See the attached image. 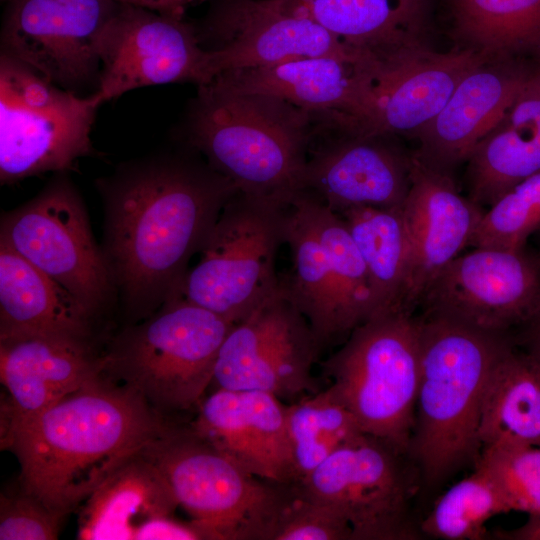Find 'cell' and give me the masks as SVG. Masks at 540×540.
Segmentation results:
<instances>
[{
  "mask_svg": "<svg viewBox=\"0 0 540 540\" xmlns=\"http://www.w3.org/2000/svg\"><path fill=\"white\" fill-rule=\"evenodd\" d=\"M514 344L540 367V307L516 329Z\"/></svg>",
  "mask_w": 540,
  "mask_h": 540,
  "instance_id": "obj_39",
  "label": "cell"
},
{
  "mask_svg": "<svg viewBox=\"0 0 540 540\" xmlns=\"http://www.w3.org/2000/svg\"><path fill=\"white\" fill-rule=\"evenodd\" d=\"M314 113L280 98L197 86L180 137L239 191L290 204L301 191Z\"/></svg>",
  "mask_w": 540,
  "mask_h": 540,
  "instance_id": "obj_3",
  "label": "cell"
},
{
  "mask_svg": "<svg viewBox=\"0 0 540 540\" xmlns=\"http://www.w3.org/2000/svg\"><path fill=\"white\" fill-rule=\"evenodd\" d=\"M400 453L362 434L299 482L307 495L335 508L353 540H409L420 535L410 515L413 480Z\"/></svg>",
  "mask_w": 540,
  "mask_h": 540,
  "instance_id": "obj_12",
  "label": "cell"
},
{
  "mask_svg": "<svg viewBox=\"0 0 540 540\" xmlns=\"http://www.w3.org/2000/svg\"><path fill=\"white\" fill-rule=\"evenodd\" d=\"M185 148L126 161L95 181L104 208L102 249L126 325L177 295L189 260L238 191Z\"/></svg>",
  "mask_w": 540,
  "mask_h": 540,
  "instance_id": "obj_1",
  "label": "cell"
},
{
  "mask_svg": "<svg viewBox=\"0 0 540 540\" xmlns=\"http://www.w3.org/2000/svg\"><path fill=\"white\" fill-rule=\"evenodd\" d=\"M285 243L292 254L293 268L282 279L323 348L347 334L332 263L304 191L298 192L288 206Z\"/></svg>",
  "mask_w": 540,
  "mask_h": 540,
  "instance_id": "obj_28",
  "label": "cell"
},
{
  "mask_svg": "<svg viewBox=\"0 0 540 540\" xmlns=\"http://www.w3.org/2000/svg\"><path fill=\"white\" fill-rule=\"evenodd\" d=\"M475 467L492 479L510 512L540 518V447L486 448Z\"/></svg>",
  "mask_w": 540,
  "mask_h": 540,
  "instance_id": "obj_35",
  "label": "cell"
},
{
  "mask_svg": "<svg viewBox=\"0 0 540 540\" xmlns=\"http://www.w3.org/2000/svg\"><path fill=\"white\" fill-rule=\"evenodd\" d=\"M466 161L468 198L482 208L540 171V68Z\"/></svg>",
  "mask_w": 540,
  "mask_h": 540,
  "instance_id": "obj_26",
  "label": "cell"
},
{
  "mask_svg": "<svg viewBox=\"0 0 540 540\" xmlns=\"http://www.w3.org/2000/svg\"><path fill=\"white\" fill-rule=\"evenodd\" d=\"M294 483L363 433L353 414L326 388L286 406Z\"/></svg>",
  "mask_w": 540,
  "mask_h": 540,
  "instance_id": "obj_32",
  "label": "cell"
},
{
  "mask_svg": "<svg viewBox=\"0 0 540 540\" xmlns=\"http://www.w3.org/2000/svg\"><path fill=\"white\" fill-rule=\"evenodd\" d=\"M338 214L365 264L378 315L404 309L410 245L402 208L359 206Z\"/></svg>",
  "mask_w": 540,
  "mask_h": 540,
  "instance_id": "obj_30",
  "label": "cell"
},
{
  "mask_svg": "<svg viewBox=\"0 0 540 540\" xmlns=\"http://www.w3.org/2000/svg\"><path fill=\"white\" fill-rule=\"evenodd\" d=\"M379 63L342 56H308L225 71L211 81L238 93L280 98L309 112H337L366 129L374 115Z\"/></svg>",
  "mask_w": 540,
  "mask_h": 540,
  "instance_id": "obj_18",
  "label": "cell"
},
{
  "mask_svg": "<svg viewBox=\"0 0 540 540\" xmlns=\"http://www.w3.org/2000/svg\"><path fill=\"white\" fill-rule=\"evenodd\" d=\"M337 112L314 113L301 191L336 213L370 206L402 208L411 186L412 155Z\"/></svg>",
  "mask_w": 540,
  "mask_h": 540,
  "instance_id": "obj_11",
  "label": "cell"
},
{
  "mask_svg": "<svg viewBox=\"0 0 540 540\" xmlns=\"http://www.w3.org/2000/svg\"><path fill=\"white\" fill-rule=\"evenodd\" d=\"M103 371L1 437L20 464V487L67 516L169 426Z\"/></svg>",
  "mask_w": 540,
  "mask_h": 540,
  "instance_id": "obj_2",
  "label": "cell"
},
{
  "mask_svg": "<svg viewBox=\"0 0 540 540\" xmlns=\"http://www.w3.org/2000/svg\"><path fill=\"white\" fill-rule=\"evenodd\" d=\"M97 96L52 83L0 54V181L12 184L47 172H68L93 154Z\"/></svg>",
  "mask_w": 540,
  "mask_h": 540,
  "instance_id": "obj_9",
  "label": "cell"
},
{
  "mask_svg": "<svg viewBox=\"0 0 540 540\" xmlns=\"http://www.w3.org/2000/svg\"><path fill=\"white\" fill-rule=\"evenodd\" d=\"M424 314L497 335H511L540 307V252L475 247L428 284ZM512 336V335H511Z\"/></svg>",
  "mask_w": 540,
  "mask_h": 540,
  "instance_id": "obj_14",
  "label": "cell"
},
{
  "mask_svg": "<svg viewBox=\"0 0 540 540\" xmlns=\"http://www.w3.org/2000/svg\"><path fill=\"white\" fill-rule=\"evenodd\" d=\"M273 540H353L346 519L332 506L304 493L294 483Z\"/></svg>",
  "mask_w": 540,
  "mask_h": 540,
  "instance_id": "obj_36",
  "label": "cell"
},
{
  "mask_svg": "<svg viewBox=\"0 0 540 540\" xmlns=\"http://www.w3.org/2000/svg\"><path fill=\"white\" fill-rule=\"evenodd\" d=\"M417 319L420 377L408 456L431 485L478 462L484 388L513 339L436 315Z\"/></svg>",
  "mask_w": 540,
  "mask_h": 540,
  "instance_id": "obj_4",
  "label": "cell"
},
{
  "mask_svg": "<svg viewBox=\"0 0 540 540\" xmlns=\"http://www.w3.org/2000/svg\"><path fill=\"white\" fill-rule=\"evenodd\" d=\"M104 350L100 343L57 336L0 340V378L8 393L2 437L98 376Z\"/></svg>",
  "mask_w": 540,
  "mask_h": 540,
  "instance_id": "obj_21",
  "label": "cell"
},
{
  "mask_svg": "<svg viewBox=\"0 0 540 540\" xmlns=\"http://www.w3.org/2000/svg\"><path fill=\"white\" fill-rule=\"evenodd\" d=\"M479 440L482 450L540 447V367L514 341L488 376Z\"/></svg>",
  "mask_w": 540,
  "mask_h": 540,
  "instance_id": "obj_29",
  "label": "cell"
},
{
  "mask_svg": "<svg viewBox=\"0 0 540 540\" xmlns=\"http://www.w3.org/2000/svg\"><path fill=\"white\" fill-rule=\"evenodd\" d=\"M333 397L363 433L408 456L419 388L418 319L404 309L356 327L322 364Z\"/></svg>",
  "mask_w": 540,
  "mask_h": 540,
  "instance_id": "obj_7",
  "label": "cell"
},
{
  "mask_svg": "<svg viewBox=\"0 0 540 540\" xmlns=\"http://www.w3.org/2000/svg\"><path fill=\"white\" fill-rule=\"evenodd\" d=\"M3 2H5L6 0H2Z\"/></svg>",
  "mask_w": 540,
  "mask_h": 540,
  "instance_id": "obj_42",
  "label": "cell"
},
{
  "mask_svg": "<svg viewBox=\"0 0 540 540\" xmlns=\"http://www.w3.org/2000/svg\"><path fill=\"white\" fill-rule=\"evenodd\" d=\"M321 349L280 278L279 287L228 332L212 384L227 390L264 391L279 399L316 393L312 369Z\"/></svg>",
  "mask_w": 540,
  "mask_h": 540,
  "instance_id": "obj_13",
  "label": "cell"
},
{
  "mask_svg": "<svg viewBox=\"0 0 540 540\" xmlns=\"http://www.w3.org/2000/svg\"><path fill=\"white\" fill-rule=\"evenodd\" d=\"M190 426L251 474L294 483L286 405L274 394L216 388L204 397Z\"/></svg>",
  "mask_w": 540,
  "mask_h": 540,
  "instance_id": "obj_20",
  "label": "cell"
},
{
  "mask_svg": "<svg viewBox=\"0 0 540 540\" xmlns=\"http://www.w3.org/2000/svg\"><path fill=\"white\" fill-rule=\"evenodd\" d=\"M0 242L59 283L99 321L110 310L115 284L68 172L56 173L35 197L2 215Z\"/></svg>",
  "mask_w": 540,
  "mask_h": 540,
  "instance_id": "obj_10",
  "label": "cell"
},
{
  "mask_svg": "<svg viewBox=\"0 0 540 540\" xmlns=\"http://www.w3.org/2000/svg\"><path fill=\"white\" fill-rule=\"evenodd\" d=\"M484 212L458 192L450 173L412 155L411 186L402 206L410 245L405 310L412 312L430 281L470 245Z\"/></svg>",
  "mask_w": 540,
  "mask_h": 540,
  "instance_id": "obj_19",
  "label": "cell"
},
{
  "mask_svg": "<svg viewBox=\"0 0 540 540\" xmlns=\"http://www.w3.org/2000/svg\"><path fill=\"white\" fill-rule=\"evenodd\" d=\"M363 57L389 62L425 48L428 0H277Z\"/></svg>",
  "mask_w": 540,
  "mask_h": 540,
  "instance_id": "obj_25",
  "label": "cell"
},
{
  "mask_svg": "<svg viewBox=\"0 0 540 540\" xmlns=\"http://www.w3.org/2000/svg\"><path fill=\"white\" fill-rule=\"evenodd\" d=\"M502 538L540 540V518L530 517V520L522 527L511 532H502Z\"/></svg>",
  "mask_w": 540,
  "mask_h": 540,
  "instance_id": "obj_41",
  "label": "cell"
},
{
  "mask_svg": "<svg viewBox=\"0 0 540 540\" xmlns=\"http://www.w3.org/2000/svg\"><path fill=\"white\" fill-rule=\"evenodd\" d=\"M100 61L94 94L102 104L137 88L200 86L215 77L194 22L117 2L102 32Z\"/></svg>",
  "mask_w": 540,
  "mask_h": 540,
  "instance_id": "obj_16",
  "label": "cell"
},
{
  "mask_svg": "<svg viewBox=\"0 0 540 540\" xmlns=\"http://www.w3.org/2000/svg\"><path fill=\"white\" fill-rule=\"evenodd\" d=\"M100 323L69 291L0 242V340L57 336L101 343Z\"/></svg>",
  "mask_w": 540,
  "mask_h": 540,
  "instance_id": "obj_24",
  "label": "cell"
},
{
  "mask_svg": "<svg viewBox=\"0 0 540 540\" xmlns=\"http://www.w3.org/2000/svg\"><path fill=\"white\" fill-rule=\"evenodd\" d=\"M540 231V171L520 181L484 212L469 246L517 249Z\"/></svg>",
  "mask_w": 540,
  "mask_h": 540,
  "instance_id": "obj_34",
  "label": "cell"
},
{
  "mask_svg": "<svg viewBox=\"0 0 540 540\" xmlns=\"http://www.w3.org/2000/svg\"><path fill=\"white\" fill-rule=\"evenodd\" d=\"M195 23L201 47L210 54L214 75L308 56L368 60L303 15L277 0H208Z\"/></svg>",
  "mask_w": 540,
  "mask_h": 540,
  "instance_id": "obj_17",
  "label": "cell"
},
{
  "mask_svg": "<svg viewBox=\"0 0 540 540\" xmlns=\"http://www.w3.org/2000/svg\"><path fill=\"white\" fill-rule=\"evenodd\" d=\"M143 452L207 540H273L294 495V483L251 474L190 423L169 426Z\"/></svg>",
  "mask_w": 540,
  "mask_h": 540,
  "instance_id": "obj_6",
  "label": "cell"
},
{
  "mask_svg": "<svg viewBox=\"0 0 540 540\" xmlns=\"http://www.w3.org/2000/svg\"><path fill=\"white\" fill-rule=\"evenodd\" d=\"M208 1V0H207Z\"/></svg>",
  "mask_w": 540,
  "mask_h": 540,
  "instance_id": "obj_43",
  "label": "cell"
},
{
  "mask_svg": "<svg viewBox=\"0 0 540 540\" xmlns=\"http://www.w3.org/2000/svg\"><path fill=\"white\" fill-rule=\"evenodd\" d=\"M492 59L466 48L437 53L427 47L381 63L374 88L371 134L415 136L443 108L461 79Z\"/></svg>",
  "mask_w": 540,
  "mask_h": 540,
  "instance_id": "obj_22",
  "label": "cell"
},
{
  "mask_svg": "<svg viewBox=\"0 0 540 540\" xmlns=\"http://www.w3.org/2000/svg\"><path fill=\"white\" fill-rule=\"evenodd\" d=\"M156 11L174 18H185L188 9L207 0H111Z\"/></svg>",
  "mask_w": 540,
  "mask_h": 540,
  "instance_id": "obj_40",
  "label": "cell"
},
{
  "mask_svg": "<svg viewBox=\"0 0 540 540\" xmlns=\"http://www.w3.org/2000/svg\"><path fill=\"white\" fill-rule=\"evenodd\" d=\"M65 516L51 511L19 485L0 498L1 540L57 539Z\"/></svg>",
  "mask_w": 540,
  "mask_h": 540,
  "instance_id": "obj_37",
  "label": "cell"
},
{
  "mask_svg": "<svg viewBox=\"0 0 540 540\" xmlns=\"http://www.w3.org/2000/svg\"><path fill=\"white\" fill-rule=\"evenodd\" d=\"M0 54L14 58L63 89L95 93L100 40L115 7L111 0H6Z\"/></svg>",
  "mask_w": 540,
  "mask_h": 540,
  "instance_id": "obj_15",
  "label": "cell"
},
{
  "mask_svg": "<svg viewBox=\"0 0 540 540\" xmlns=\"http://www.w3.org/2000/svg\"><path fill=\"white\" fill-rule=\"evenodd\" d=\"M508 512L495 483L475 467L473 474L442 495L419 529L422 534L438 539L480 540L486 534L485 523Z\"/></svg>",
  "mask_w": 540,
  "mask_h": 540,
  "instance_id": "obj_33",
  "label": "cell"
},
{
  "mask_svg": "<svg viewBox=\"0 0 540 540\" xmlns=\"http://www.w3.org/2000/svg\"><path fill=\"white\" fill-rule=\"evenodd\" d=\"M502 60L489 59L470 70L418 132L420 149L415 155L422 162L450 173L498 122L530 72Z\"/></svg>",
  "mask_w": 540,
  "mask_h": 540,
  "instance_id": "obj_23",
  "label": "cell"
},
{
  "mask_svg": "<svg viewBox=\"0 0 540 540\" xmlns=\"http://www.w3.org/2000/svg\"><path fill=\"white\" fill-rule=\"evenodd\" d=\"M289 204L237 191L224 205L177 295L236 323L280 285L277 253Z\"/></svg>",
  "mask_w": 540,
  "mask_h": 540,
  "instance_id": "obj_8",
  "label": "cell"
},
{
  "mask_svg": "<svg viewBox=\"0 0 540 540\" xmlns=\"http://www.w3.org/2000/svg\"><path fill=\"white\" fill-rule=\"evenodd\" d=\"M207 540L202 528L193 520L181 522L172 515L151 519L136 531L134 540Z\"/></svg>",
  "mask_w": 540,
  "mask_h": 540,
  "instance_id": "obj_38",
  "label": "cell"
},
{
  "mask_svg": "<svg viewBox=\"0 0 540 540\" xmlns=\"http://www.w3.org/2000/svg\"><path fill=\"white\" fill-rule=\"evenodd\" d=\"M234 323L181 297L108 338L103 373L174 424L190 423Z\"/></svg>",
  "mask_w": 540,
  "mask_h": 540,
  "instance_id": "obj_5",
  "label": "cell"
},
{
  "mask_svg": "<svg viewBox=\"0 0 540 540\" xmlns=\"http://www.w3.org/2000/svg\"><path fill=\"white\" fill-rule=\"evenodd\" d=\"M177 506L166 479L141 449L82 503L77 538L134 540L142 524L172 515Z\"/></svg>",
  "mask_w": 540,
  "mask_h": 540,
  "instance_id": "obj_27",
  "label": "cell"
},
{
  "mask_svg": "<svg viewBox=\"0 0 540 540\" xmlns=\"http://www.w3.org/2000/svg\"><path fill=\"white\" fill-rule=\"evenodd\" d=\"M454 26L469 48L492 59L540 62V0H452Z\"/></svg>",
  "mask_w": 540,
  "mask_h": 540,
  "instance_id": "obj_31",
  "label": "cell"
}]
</instances>
